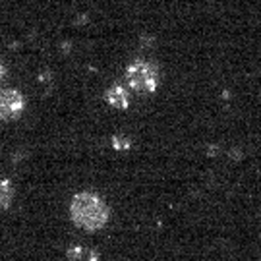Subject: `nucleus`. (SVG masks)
Masks as SVG:
<instances>
[{"label":"nucleus","instance_id":"f257e3e1","mask_svg":"<svg viewBox=\"0 0 261 261\" xmlns=\"http://www.w3.org/2000/svg\"><path fill=\"white\" fill-rule=\"evenodd\" d=\"M70 215L80 228L84 230H99L107 224L109 209L93 194H77L70 205Z\"/></svg>","mask_w":261,"mask_h":261},{"label":"nucleus","instance_id":"f03ea898","mask_svg":"<svg viewBox=\"0 0 261 261\" xmlns=\"http://www.w3.org/2000/svg\"><path fill=\"white\" fill-rule=\"evenodd\" d=\"M126 84L132 91L138 93H153L159 85V70L149 60H134L126 68Z\"/></svg>","mask_w":261,"mask_h":261},{"label":"nucleus","instance_id":"7ed1b4c3","mask_svg":"<svg viewBox=\"0 0 261 261\" xmlns=\"http://www.w3.org/2000/svg\"><path fill=\"white\" fill-rule=\"evenodd\" d=\"M25 107V101L16 89H0V118L12 120L18 118Z\"/></svg>","mask_w":261,"mask_h":261},{"label":"nucleus","instance_id":"20e7f679","mask_svg":"<svg viewBox=\"0 0 261 261\" xmlns=\"http://www.w3.org/2000/svg\"><path fill=\"white\" fill-rule=\"evenodd\" d=\"M107 101L111 107L116 109H126L130 105V91L122 85H112L111 89L107 91Z\"/></svg>","mask_w":261,"mask_h":261},{"label":"nucleus","instance_id":"39448f33","mask_svg":"<svg viewBox=\"0 0 261 261\" xmlns=\"http://www.w3.org/2000/svg\"><path fill=\"white\" fill-rule=\"evenodd\" d=\"M14 199V188L10 184V180L6 178H0V209L8 207Z\"/></svg>","mask_w":261,"mask_h":261},{"label":"nucleus","instance_id":"423d86ee","mask_svg":"<svg viewBox=\"0 0 261 261\" xmlns=\"http://www.w3.org/2000/svg\"><path fill=\"white\" fill-rule=\"evenodd\" d=\"M114 147H116V149H128V147H130V141L128 140H120V138H114Z\"/></svg>","mask_w":261,"mask_h":261},{"label":"nucleus","instance_id":"0eeeda50","mask_svg":"<svg viewBox=\"0 0 261 261\" xmlns=\"http://www.w3.org/2000/svg\"><path fill=\"white\" fill-rule=\"evenodd\" d=\"M4 77V68H2V64H0V80Z\"/></svg>","mask_w":261,"mask_h":261}]
</instances>
